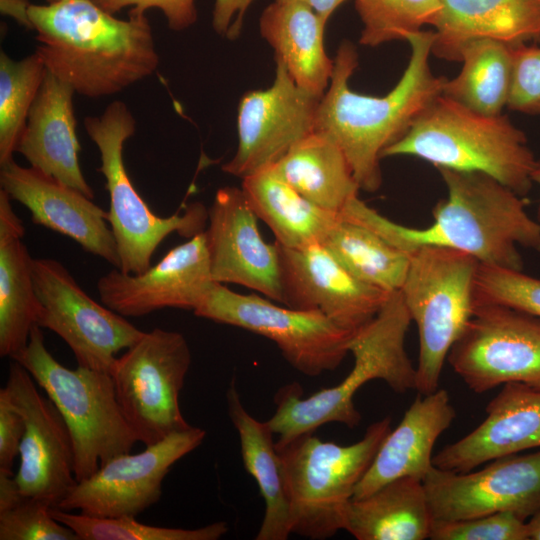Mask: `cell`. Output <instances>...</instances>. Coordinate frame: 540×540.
<instances>
[{
    "label": "cell",
    "instance_id": "obj_24",
    "mask_svg": "<svg viewBox=\"0 0 540 540\" xmlns=\"http://www.w3.org/2000/svg\"><path fill=\"white\" fill-rule=\"evenodd\" d=\"M456 418L447 390L419 394L398 426L383 440L370 467L357 484L352 499L368 496L402 477L423 481L433 465V448Z\"/></svg>",
    "mask_w": 540,
    "mask_h": 540
},
{
    "label": "cell",
    "instance_id": "obj_11",
    "mask_svg": "<svg viewBox=\"0 0 540 540\" xmlns=\"http://www.w3.org/2000/svg\"><path fill=\"white\" fill-rule=\"evenodd\" d=\"M198 317L242 328L273 341L300 373L316 377L335 370L354 335L316 310L276 305L257 294H240L215 283L193 311Z\"/></svg>",
    "mask_w": 540,
    "mask_h": 540
},
{
    "label": "cell",
    "instance_id": "obj_22",
    "mask_svg": "<svg viewBox=\"0 0 540 540\" xmlns=\"http://www.w3.org/2000/svg\"><path fill=\"white\" fill-rule=\"evenodd\" d=\"M485 412L474 430L433 456L435 467L465 473L494 459L540 448V387L506 383Z\"/></svg>",
    "mask_w": 540,
    "mask_h": 540
},
{
    "label": "cell",
    "instance_id": "obj_28",
    "mask_svg": "<svg viewBox=\"0 0 540 540\" xmlns=\"http://www.w3.org/2000/svg\"><path fill=\"white\" fill-rule=\"evenodd\" d=\"M229 417L236 428L246 471L256 480L265 514L256 540H286L292 534L290 504L273 431L251 416L241 403L235 382L226 393Z\"/></svg>",
    "mask_w": 540,
    "mask_h": 540
},
{
    "label": "cell",
    "instance_id": "obj_12",
    "mask_svg": "<svg viewBox=\"0 0 540 540\" xmlns=\"http://www.w3.org/2000/svg\"><path fill=\"white\" fill-rule=\"evenodd\" d=\"M447 361L477 394L510 382L540 387V317L505 305L474 306Z\"/></svg>",
    "mask_w": 540,
    "mask_h": 540
},
{
    "label": "cell",
    "instance_id": "obj_9",
    "mask_svg": "<svg viewBox=\"0 0 540 540\" xmlns=\"http://www.w3.org/2000/svg\"><path fill=\"white\" fill-rule=\"evenodd\" d=\"M84 126L100 154L98 171L106 181L110 199L108 223L122 272L139 274L147 270L155 250L171 233L191 238L205 230L208 210L201 203L188 205L182 214L160 217L135 189L123 161V148L134 135L136 122L124 102L114 101L101 116L86 117Z\"/></svg>",
    "mask_w": 540,
    "mask_h": 540
},
{
    "label": "cell",
    "instance_id": "obj_13",
    "mask_svg": "<svg viewBox=\"0 0 540 540\" xmlns=\"http://www.w3.org/2000/svg\"><path fill=\"white\" fill-rule=\"evenodd\" d=\"M32 275L39 301L37 325L61 337L79 367L110 373L116 354L143 334L126 317L92 299L61 262L33 258Z\"/></svg>",
    "mask_w": 540,
    "mask_h": 540
},
{
    "label": "cell",
    "instance_id": "obj_25",
    "mask_svg": "<svg viewBox=\"0 0 540 540\" xmlns=\"http://www.w3.org/2000/svg\"><path fill=\"white\" fill-rule=\"evenodd\" d=\"M431 53L460 61L463 47L476 39L513 46L540 42V0H441Z\"/></svg>",
    "mask_w": 540,
    "mask_h": 540
},
{
    "label": "cell",
    "instance_id": "obj_41",
    "mask_svg": "<svg viewBox=\"0 0 540 540\" xmlns=\"http://www.w3.org/2000/svg\"><path fill=\"white\" fill-rule=\"evenodd\" d=\"M254 0H216L212 25L220 35L229 38L238 36L246 9ZM276 2H298L314 10L326 22L335 10L347 0H274Z\"/></svg>",
    "mask_w": 540,
    "mask_h": 540
},
{
    "label": "cell",
    "instance_id": "obj_16",
    "mask_svg": "<svg viewBox=\"0 0 540 540\" xmlns=\"http://www.w3.org/2000/svg\"><path fill=\"white\" fill-rule=\"evenodd\" d=\"M456 473L433 467L423 480L433 522L513 512L527 521L540 510V450Z\"/></svg>",
    "mask_w": 540,
    "mask_h": 540
},
{
    "label": "cell",
    "instance_id": "obj_34",
    "mask_svg": "<svg viewBox=\"0 0 540 540\" xmlns=\"http://www.w3.org/2000/svg\"><path fill=\"white\" fill-rule=\"evenodd\" d=\"M46 71L36 52L21 60L0 53V166L13 160Z\"/></svg>",
    "mask_w": 540,
    "mask_h": 540
},
{
    "label": "cell",
    "instance_id": "obj_47",
    "mask_svg": "<svg viewBox=\"0 0 540 540\" xmlns=\"http://www.w3.org/2000/svg\"><path fill=\"white\" fill-rule=\"evenodd\" d=\"M531 177L533 183H536L540 186V156L536 158ZM537 221L540 223V204L537 211Z\"/></svg>",
    "mask_w": 540,
    "mask_h": 540
},
{
    "label": "cell",
    "instance_id": "obj_32",
    "mask_svg": "<svg viewBox=\"0 0 540 540\" xmlns=\"http://www.w3.org/2000/svg\"><path fill=\"white\" fill-rule=\"evenodd\" d=\"M321 244L361 282L387 292L402 288L411 253L395 247L365 225L340 215Z\"/></svg>",
    "mask_w": 540,
    "mask_h": 540
},
{
    "label": "cell",
    "instance_id": "obj_26",
    "mask_svg": "<svg viewBox=\"0 0 540 540\" xmlns=\"http://www.w3.org/2000/svg\"><path fill=\"white\" fill-rule=\"evenodd\" d=\"M25 227L0 190V355L12 358L25 348L37 325L39 301L32 260L22 241Z\"/></svg>",
    "mask_w": 540,
    "mask_h": 540
},
{
    "label": "cell",
    "instance_id": "obj_36",
    "mask_svg": "<svg viewBox=\"0 0 540 540\" xmlns=\"http://www.w3.org/2000/svg\"><path fill=\"white\" fill-rule=\"evenodd\" d=\"M355 8L363 24L359 43L377 47L434 26L441 0H355Z\"/></svg>",
    "mask_w": 540,
    "mask_h": 540
},
{
    "label": "cell",
    "instance_id": "obj_40",
    "mask_svg": "<svg viewBox=\"0 0 540 540\" xmlns=\"http://www.w3.org/2000/svg\"><path fill=\"white\" fill-rule=\"evenodd\" d=\"M512 70L507 107L529 115L540 114V47L535 43L511 46Z\"/></svg>",
    "mask_w": 540,
    "mask_h": 540
},
{
    "label": "cell",
    "instance_id": "obj_19",
    "mask_svg": "<svg viewBox=\"0 0 540 540\" xmlns=\"http://www.w3.org/2000/svg\"><path fill=\"white\" fill-rule=\"evenodd\" d=\"M257 219L242 188L217 190L205 229L211 275L217 283L238 284L282 304L278 245L264 241Z\"/></svg>",
    "mask_w": 540,
    "mask_h": 540
},
{
    "label": "cell",
    "instance_id": "obj_30",
    "mask_svg": "<svg viewBox=\"0 0 540 540\" xmlns=\"http://www.w3.org/2000/svg\"><path fill=\"white\" fill-rule=\"evenodd\" d=\"M271 168L304 198L339 215L360 191L340 146L318 131L297 142Z\"/></svg>",
    "mask_w": 540,
    "mask_h": 540
},
{
    "label": "cell",
    "instance_id": "obj_38",
    "mask_svg": "<svg viewBox=\"0 0 540 540\" xmlns=\"http://www.w3.org/2000/svg\"><path fill=\"white\" fill-rule=\"evenodd\" d=\"M52 506L23 496L0 510V540H80L77 534L51 515Z\"/></svg>",
    "mask_w": 540,
    "mask_h": 540
},
{
    "label": "cell",
    "instance_id": "obj_4",
    "mask_svg": "<svg viewBox=\"0 0 540 540\" xmlns=\"http://www.w3.org/2000/svg\"><path fill=\"white\" fill-rule=\"evenodd\" d=\"M400 291L392 292L379 313L352 336L349 352L354 357L350 373L336 386L302 397L297 382L282 386L275 394L276 411L267 421L279 435L276 447L332 422L354 428L361 414L354 395L367 382L383 380L395 393L414 390L416 367L406 349L405 338L411 323Z\"/></svg>",
    "mask_w": 540,
    "mask_h": 540
},
{
    "label": "cell",
    "instance_id": "obj_33",
    "mask_svg": "<svg viewBox=\"0 0 540 540\" xmlns=\"http://www.w3.org/2000/svg\"><path fill=\"white\" fill-rule=\"evenodd\" d=\"M462 69L446 79L442 95L485 115L502 114L510 90L511 46L493 39H476L460 53Z\"/></svg>",
    "mask_w": 540,
    "mask_h": 540
},
{
    "label": "cell",
    "instance_id": "obj_20",
    "mask_svg": "<svg viewBox=\"0 0 540 540\" xmlns=\"http://www.w3.org/2000/svg\"><path fill=\"white\" fill-rule=\"evenodd\" d=\"M215 283L204 230L142 273L111 270L98 279L97 290L111 310L124 317H140L164 308L194 311Z\"/></svg>",
    "mask_w": 540,
    "mask_h": 540
},
{
    "label": "cell",
    "instance_id": "obj_14",
    "mask_svg": "<svg viewBox=\"0 0 540 540\" xmlns=\"http://www.w3.org/2000/svg\"><path fill=\"white\" fill-rule=\"evenodd\" d=\"M206 431L190 426L100 465L88 478L77 481L56 507L94 517H136L156 504L171 467L203 442Z\"/></svg>",
    "mask_w": 540,
    "mask_h": 540
},
{
    "label": "cell",
    "instance_id": "obj_46",
    "mask_svg": "<svg viewBox=\"0 0 540 540\" xmlns=\"http://www.w3.org/2000/svg\"><path fill=\"white\" fill-rule=\"evenodd\" d=\"M529 540H540V510L527 520Z\"/></svg>",
    "mask_w": 540,
    "mask_h": 540
},
{
    "label": "cell",
    "instance_id": "obj_6",
    "mask_svg": "<svg viewBox=\"0 0 540 540\" xmlns=\"http://www.w3.org/2000/svg\"><path fill=\"white\" fill-rule=\"evenodd\" d=\"M11 359L31 374L64 418L73 442L76 481L131 452L138 439L121 411L109 372L63 366L46 348L38 325Z\"/></svg>",
    "mask_w": 540,
    "mask_h": 540
},
{
    "label": "cell",
    "instance_id": "obj_8",
    "mask_svg": "<svg viewBox=\"0 0 540 540\" xmlns=\"http://www.w3.org/2000/svg\"><path fill=\"white\" fill-rule=\"evenodd\" d=\"M479 263L466 252L444 246L425 245L411 252L400 292L418 328L414 390L419 394L439 388L447 356L472 317Z\"/></svg>",
    "mask_w": 540,
    "mask_h": 540
},
{
    "label": "cell",
    "instance_id": "obj_48",
    "mask_svg": "<svg viewBox=\"0 0 540 540\" xmlns=\"http://www.w3.org/2000/svg\"><path fill=\"white\" fill-rule=\"evenodd\" d=\"M47 4H53V3H57V2H60V1H63V0H45Z\"/></svg>",
    "mask_w": 540,
    "mask_h": 540
},
{
    "label": "cell",
    "instance_id": "obj_17",
    "mask_svg": "<svg viewBox=\"0 0 540 540\" xmlns=\"http://www.w3.org/2000/svg\"><path fill=\"white\" fill-rule=\"evenodd\" d=\"M5 389L25 422L14 475L20 492L57 507L77 482L70 431L54 403L15 360L9 365Z\"/></svg>",
    "mask_w": 540,
    "mask_h": 540
},
{
    "label": "cell",
    "instance_id": "obj_37",
    "mask_svg": "<svg viewBox=\"0 0 540 540\" xmlns=\"http://www.w3.org/2000/svg\"><path fill=\"white\" fill-rule=\"evenodd\" d=\"M473 300L474 306L505 305L540 317V279L523 270L479 263Z\"/></svg>",
    "mask_w": 540,
    "mask_h": 540
},
{
    "label": "cell",
    "instance_id": "obj_21",
    "mask_svg": "<svg viewBox=\"0 0 540 540\" xmlns=\"http://www.w3.org/2000/svg\"><path fill=\"white\" fill-rule=\"evenodd\" d=\"M0 184L11 198L25 206L32 221L77 242L88 253L120 269V257L108 212L80 191L14 159L1 166Z\"/></svg>",
    "mask_w": 540,
    "mask_h": 540
},
{
    "label": "cell",
    "instance_id": "obj_23",
    "mask_svg": "<svg viewBox=\"0 0 540 540\" xmlns=\"http://www.w3.org/2000/svg\"><path fill=\"white\" fill-rule=\"evenodd\" d=\"M74 89L48 70L28 113L16 152L30 166L93 199L80 168Z\"/></svg>",
    "mask_w": 540,
    "mask_h": 540
},
{
    "label": "cell",
    "instance_id": "obj_18",
    "mask_svg": "<svg viewBox=\"0 0 540 540\" xmlns=\"http://www.w3.org/2000/svg\"><path fill=\"white\" fill-rule=\"evenodd\" d=\"M276 244L287 307L319 311L354 334L375 318L392 293L355 278L321 243L303 248Z\"/></svg>",
    "mask_w": 540,
    "mask_h": 540
},
{
    "label": "cell",
    "instance_id": "obj_15",
    "mask_svg": "<svg viewBox=\"0 0 540 540\" xmlns=\"http://www.w3.org/2000/svg\"><path fill=\"white\" fill-rule=\"evenodd\" d=\"M275 79L265 90L246 92L238 105V146L222 166L245 178L277 163L297 142L315 131L323 95L298 86L276 60Z\"/></svg>",
    "mask_w": 540,
    "mask_h": 540
},
{
    "label": "cell",
    "instance_id": "obj_1",
    "mask_svg": "<svg viewBox=\"0 0 540 540\" xmlns=\"http://www.w3.org/2000/svg\"><path fill=\"white\" fill-rule=\"evenodd\" d=\"M447 196L432 210L433 222L411 228L390 220L354 197L341 216L372 229L411 253L425 245L454 248L481 264L523 270L519 247L540 253V223L525 210L522 196L477 171L438 168Z\"/></svg>",
    "mask_w": 540,
    "mask_h": 540
},
{
    "label": "cell",
    "instance_id": "obj_5",
    "mask_svg": "<svg viewBox=\"0 0 540 540\" xmlns=\"http://www.w3.org/2000/svg\"><path fill=\"white\" fill-rule=\"evenodd\" d=\"M412 156L434 167L488 174L520 196L533 185L536 157L507 115H485L437 97L383 158Z\"/></svg>",
    "mask_w": 540,
    "mask_h": 540
},
{
    "label": "cell",
    "instance_id": "obj_35",
    "mask_svg": "<svg viewBox=\"0 0 540 540\" xmlns=\"http://www.w3.org/2000/svg\"><path fill=\"white\" fill-rule=\"evenodd\" d=\"M54 519L71 528L80 540H217L228 531L224 521L196 529L152 526L135 517H94L51 508Z\"/></svg>",
    "mask_w": 540,
    "mask_h": 540
},
{
    "label": "cell",
    "instance_id": "obj_44",
    "mask_svg": "<svg viewBox=\"0 0 540 540\" xmlns=\"http://www.w3.org/2000/svg\"><path fill=\"white\" fill-rule=\"evenodd\" d=\"M23 496L14 475L0 472V510L14 505Z\"/></svg>",
    "mask_w": 540,
    "mask_h": 540
},
{
    "label": "cell",
    "instance_id": "obj_39",
    "mask_svg": "<svg viewBox=\"0 0 540 540\" xmlns=\"http://www.w3.org/2000/svg\"><path fill=\"white\" fill-rule=\"evenodd\" d=\"M432 540H529L527 521L513 512L469 519L432 522Z\"/></svg>",
    "mask_w": 540,
    "mask_h": 540
},
{
    "label": "cell",
    "instance_id": "obj_29",
    "mask_svg": "<svg viewBox=\"0 0 540 540\" xmlns=\"http://www.w3.org/2000/svg\"><path fill=\"white\" fill-rule=\"evenodd\" d=\"M432 522L423 481L402 477L352 499L343 530L357 540H425Z\"/></svg>",
    "mask_w": 540,
    "mask_h": 540
},
{
    "label": "cell",
    "instance_id": "obj_7",
    "mask_svg": "<svg viewBox=\"0 0 540 540\" xmlns=\"http://www.w3.org/2000/svg\"><path fill=\"white\" fill-rule=\"evenodd\" d=\"M387 416L372 423L358 442L343 446L304 434L277 448L283 467L292 533L321 540L344 527L347 505L391 431Z\"/></svg>",
    "mask_w": 540,
    "mask_h": 540
},
{
    "label": "cell",
    "instance_id": "obj_10",
    "mask_svg": "<svg viewBox=\"0 0 540 540\" xmlns=\"http://www.w3.org/2000/svg\"><path fill=\"white\" fill-rule=\"evenodd\" d=\"M191 364L184 335L154 328L116 358L110 374L121 411L138 441L155 444L191 425L179 396Z\"/></svg>",
    "mask_w": 540,
    "mask_h": 540
},
{
    "label": "cell",
    "instance_id": "obj_3",
    "mask_svg": "<svg viewBox=\"0 0 540 540\" xmlns=\"http://www.w3.org/2000/svg\"><path fill=\"white\" fill-rule=\"evenodd\" d=\"M36 53L46 69L86 97L116 94L152 75L159 64L145 13L122 20L93 0H63L28 10Z\"/></svg>",
    "mask_w": 540,
    "mask_h": 540
},
{
    "label": "cell",
    "instance_id": "obj_43",
    "mask_svg": "<svg viewBox=\"0 0 540 540\" xmlns=\"http://www.w3.org/2000/svg\"><path fill=\"white\" fill-rule=\"evenodd\" d=\"M25 431L23 416L5 387L0 389V472L14 475L12 468Z\"/></svg>",
    "mask_w": 540,
    "mask_h": 540
},
{
    "label": "cell",
    "instance_id": "obj_31",
    "mask_svg": "<svg viewBox=\"0 0 540 540\" xmlns=\"http://www.w3.org/2000/svg\"><path fill=\"white\" fill-rule=\"evenodd\" d=\"M241 188L256 216L273 232L275 242L286 248L321 243L340 217L304 198L271 167L243 178Z\"/></svg>",
    "mask_w": 540,
    "mask_h": 540
},
{
    "label": "cell",
    "instance_id": "obj_42",
    "mask_svg": "<svg viewBox=\"0 0 540 540\" xmlns=\"http://www.w3.org/2000/svg\"><path fill=\"white\" fill-rule=\"evenodd\" d=\"M103 10L114 14L125 7L130 11L145 13L151 8L159 9L168 22L170 29L182 31L191 27L198 18L196 0H93Z\"/></svg>",
    "mask_w": 540,
    "mask_h": 540
},
{
    "label": "cell",
    "instance_id": "obj_27",
    "mask_svg": "<svg viewBox=\"0 0 540 540\" xmlns=\"http://www.w3.org/2000/svg\"><path fill=\"white\" fill-rule=\"evenodd\" d=\"M327 22L298 2L269 4L259 19L261 36L273 48L291 78L301 88L323 95L334 67L325 50Z\"/></svg>",
    "mask_w": 540,
    "mask_h": 540
},
{
    "label": "cell",
    "instance_id": "obj_2",
    "mask_svg": "<svg viewBox=\"0 0 540 540\" xmlns=\"http://www.w3.org/2000/svg\"><path fill=\"white\" fill-rule=\"evenodd\" d=\"M434 31H420L406 41L411 56L400 80L384 96L353 91L349 80L358 67L356 47L343 41L334 57L329 85L317 110L315 131L330 136L344 152L360 190L382 185L381 159L402 139L422 112L442 94L446 81L431 71Z\"/></svg>",
    "mask_w": 540,
    "mask_h": 540
},
{
    "label": "cell",
    "instance_id": "obj_45",
    "mask_svg": "<svg viewBox=\"0 0 540 540\" xmlns=\"http://www.w3.org/2000/svg\"><path fill=\"white\" fill-rule=\"evenodd\" d=\"M28 0H0V8L3 14L13 17L19 24L28 29H33L28 10Z\"/></svg>",
    "mask_w": 540,
    "mask_h": 540
}]
</instances>
